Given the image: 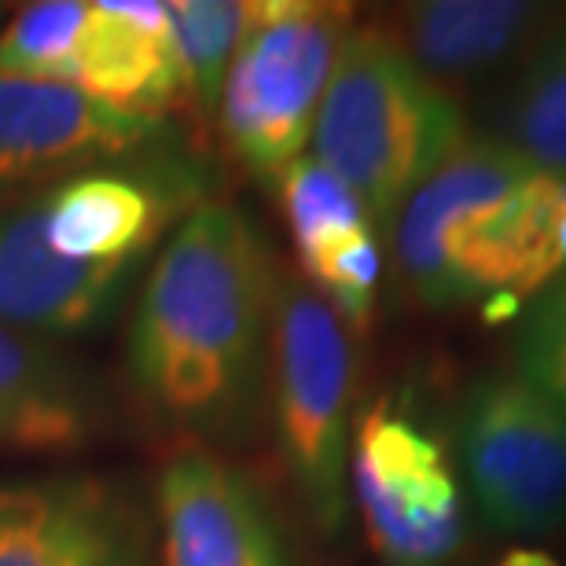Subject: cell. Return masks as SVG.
Instances as JSON below:
<instances>
[{
	"label": "cell",
	"mask_w": 566,
	"mask_h": 566,
	"mask_svg": "<svg viewBox=\"0 0 566 566\" xmlns=\"http://www.w3.org/2000/svg\"><path fill=\"white\" fill-rule=\"evenodd\" d=\"M262 235L229 202H199L147 276L129 335L133 379L166 416L224 427L247 409L273 316Z\"/></svg>",
	"instance_id": "cell-1"
},
{
	"label": "cell",
	"mask_w": 566,
	"mask_h": 566,
	"mask_svg": "<svg viewBox=\"0 0 566 566\" xmlns=\"http://www.w3.org/2000/svg\"><path fill=\"white\" fill-rule=\"evenodd\" d=\"M563 177L501 140H468L394 221L398 269L430 310L490 294H541L563 273L556 224Z\"/></svg>",
	"instance_id": "cell-2"
},
{
	"label": "cell",
	"mask_w": 566,
	"mask_h": 566,
	"mask_svg": "<svg viewBox=\"0 0 566 566\" xmlns=\"http://www.w3.org/2000/svg\"><path fill=\"white\" fill-rule=\"evenodd\" d=\"M457 96L427 77L387 27L346 38L316 111V158L365 202L371 224H394L412 191L468 144Z\"/></svg>",
	"instance_id": "cell-3"
},
{
	"label": "cell",
	"mask_w": 566,
	"mask_h": 566,
	"mask_svg": "<svg viewBox=\"0 0 566 566\" xmlns=\"http://www.w3.org/2000/svg\"><path fill=\"white\" fill-rule=\"evenodd\" d=\"M354 8L335 0H251L221 93V137L243 166L280 177L310 144Z\"/></svg>",
	"instance_id": "cell-4"
},
{
	"label": "cell",
	"mask_w": 566,
	"mask_h": 566,
	"mask_svg": "<svg viewBox=\"0 0 566 566\" xmlns=\"http://www.w3.org/2000/svg\"><path fill=\"white\" fill-rule=\"evenodd\" d=\"M273 371L283 457L316 526L335 534L346 518L354 346L332 305L291 276L273 294Z\"/></svg>",
	"instance_id": "cell-5"
},
{
	"label": "cell",
	"mask_w": 566,
	"mask_h": 566,
	"mask_svg": "<svg viewBox=\"0 0 566 566\" xmlns=\"http://www.w3.org/2000/svg\"><path fill=\"white\" fill-rule=\"evenodd\" d=\"M457 441L490 530L545 537L566 523V412L545 394L523 379H482L463 401Z\"/></svg>",
	"instance_id": "cell-6"
},
{
	"label": "cell",
	"mask_w": 566,
	"mask_h": 566,
	"mask_svg": "<svg viewBox=\"0 0 566 566\" xmlns=\"http://www.w3.org/2000/svg\"><path fill=\"white\" fill-rule=\"evenodd\" d=\"M354 493L371 548L387 566H441L463 541V507L446 449L387 401L360 416Z\"/></svg>",
	"instance_id": "cell-7"
},
{
	"label": "cell",
	"mask_w": 566,
	"mask_h": 566,
	"mask_svg": "<svg viewBox=\"0 0 566 566\" xmlns=\"http://www.w3.org/2000/svg\"><path fill=\"white\" fill-rule=\"evenodd\" d=\"M158 133L163 122L115 111L74 85L0 71V202L137 151Z\"/></svg>",
	"instance_id": "cell-8"
},
{
	"label": "cell",
	"mask_w": 566,
	"mask_h": 566,
	"mask_svg": "<svg viewBox=\"0 0 566 566\" xmlns=\"http://www.w3.org/2000/svg\"><path fill=\"white\" fill-rule=\"evenodd\" d=\"M163 566H291L251 482L207 452H180L158 479Z\"/></svg>",
	"instance_id": "cell-9"
},
{
	"label": "cell",
	"mask_w": 566,
	"mask_h": 566,
	"mask_svg": "<svg viewBox=\"0 0 566 566\" xmlns=\"http://www.w3.org/2000/svg\"><path fill=\"white\" fill-rule=\"evenodd\" d=\"M199 199V177L188 166L169 174H82L44 191V240L55 254L93 265H133Z\"/></svg>",
	"instance_id": "cell-10"
},
{
	"label": "cell",
	"mask_w": 566,
	"mask_h": 566,
	"mask_svg": "<svg viewBox=\"0 0 566 566\" xmlns=\"http://www.w3.org/2000/svg\"><path fill=\"white\" fill-rule=\"evenodd\" d=\"M66 85L126 115L163 122L166 107L185 104V82L169 30V4L158 0H96Z\"/></svg>",
	"instance_id": "cell-11"
},
{
	"label": "cell",
	"mask_w": 566,
	"mask_h": 566,
	"mask_svg": "<svg viewBox=\"0 0 566 566\" xmlns=\"http://www.w3.org/2000/svg\"><path fill=\"white\" fill-rule=\"evenodd\" d=\"M133 265L71 262L44 240L41 196L0 221V324L15 332H82L107 313Z\"/></svg>",
	"instance_id": "cell-12"
},
{
	"label": "cell",
	"mask_w": 566,
	"mask_h": 566,
	"mask_svg": "<svg viewBox=\"0 0 566 566\" xmlns=\"http://www.w3.org/2000/svg\"><path fill=\"white\" fill-rule=\"evenodd\" d=\"M0 566H137V552L88 482H19L0 485Z\"/></svg>",
	"instance_id": "cell-13"
},
{
	"label": "cell",
	"mask_w": 566,
	"mask_h": 566,
	"mask_svg": "<svg viewBox=\"0 0 566 566\" xmlns=\"http://www.w3.org/2000/svg\"><path fill=\"white\" fill-rule=\"evenodd\" d=\"M545 11L526 0H427L405 4L387 30L427 77L449 88L512 60Z\"/></svg>",
	"instance_id": "cell-14"
},
{
	"label": "cell",
	"mask_w": 566,
	"mask_h": 566,
	"mask_svg": "<svg viewBox=\"0 0 566 566\" xmlns=\"http://www.w3.org/2000/svg\"><path fill=\"white\" fill-rule=\"evenodd\" d=\"M85 438V390L55 349L0 324V446L74 449Z\"/></svg>",
	"instance_id": "cell-15"
},
{
	"label": "cell",
	"mask_w": 566,
	"mask_h": 566,
	"mask_svg": "<svg viewBox=\"0 0 566 566\" xmlns=\"http://www.w3.org/2000/svg\"><path fill=\"white\" fill-rule=\"evenodd\" d=\"M501 144L541 174H566V15L523 63L504 104Z\"/></svg>",
	"instance_id": "cell-16"
},
{
	"label": "cell",
	"mask_w": 566,
	"mask_h": 566,
	"mask_svg": "<svg viewBox=\"0 0 566 566\" xmlns=\"http://www.w3.org/2000/svg\"><path fill=\"white\" fill-rule=\"evenodd\" d=\"M243 0H174L169 30L185 82V104L207 122L218 115L224 77H229L235 44L243 38Z\"/></svg>",
	"instance_id": "cell-17"
},
{
	"label": "cell",
	"mask_w": 566,
	"mask_h": 566,
	"mask_svg": "<svg viewBox=\"0 0 566 566\" xmlns=\"http://www.w3.org/2000/svg\"><path fill=\"white\" fill-rule=\"evenodd\" d=\"M280 185V207L291 224L294 251L298 262L310 265L327 247L365 229H376L349 185L338 174H332L316 155H298L294 163L276 177Z\"/></svg>",
	"instance_id": "cell-18"
},
{
	"label": "cell",
	"mask_w": 566,
	"mask_h": 566,
	"mask_svg": "<svg viewBox=\"0 0 566 566\" xmlns=\"http://www.w3.org/2000/svg\"><path fill=\"white\" fill-rule=\"evenodd\" d=\"M88 22L85 0H41L27 4L0 33V71L63 82Z\"/></svg>",
	"instance_id": "cell-19"
},
{
	"label": "cell",
	"mask_w": 566,
	"mask_h": 566,
	"mask_svg": "<svg viewBox=\"0 0 566 566\" xmlns=\"http://www.w3.org/2000/svg\"><path fill=\"white\" fill-rule=\"evenodd\" d=\"M302 273L321 287L316 294L338 313V321L349 327H368L371 310H376L379 273H382L376 229L338 240L321 258H313L310 265H302Z\"/></svg>",
	"instance_id": "cell-20"
},
{
	"label": "cell",
	"mask_w": 566,
	"mask_h": 566,
	"mask_svg": "<svg viewBox=\"0 0 566 566\" xmlns=\"http://www.w3.org/2000/svg\"><path fill=\"white\" fill-rule=\"evenodd\" d=\"M515 368L526 387L566 412V273L537 294L515 335Z\"/></svg>",
	"instance_id": "cell-21"
},
{
	"label": "cell",
	"mask_w": 566,
	"mask_h": 566,
	"mask_svg": "<svg viewBox=\"0 0 566 566\" xmlns=\"http://www.w3.org/2000/svg\"><path fill=\"white\" fill-rule=\"evenodd\" d=\"M496 566H559V563L541 548H512L496 559Z\"/></svg>",
	"instance_id": "cell-22"
},
{
	"label": "cell",
	"mask_w": 566,
	"mask_h": 566,
	"mask_svg": "<svg viewBox=\"0 0 566 566\" xmlns=\"http://www.w3.org/2000/svg\"><path fill=\"white\" fill-rule=\"evenodd\" d=\"M556 251H559V262L566 273V188H563V207H559V224H556Z\"/></svg>",
	"instance_id": "cell-23"
},
{
	"label": "cell",
	"mask_w": 566,
	"mask_h": 566,
	"mask_svg": "<svg viewBox=\"0 0 566 566\" xmlns=\"http://www.w3.org/2000/svg\"><path fill=\"white\" fill-rule=\"evenodd\" d=\"M0 15H4V8H0Z\"/></svg>",
	"instance_id": "cell-24"
}]
</instances>
